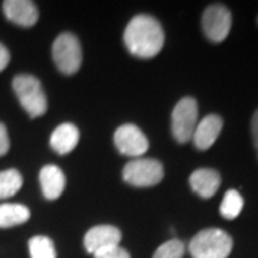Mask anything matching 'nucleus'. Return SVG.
Returning <instances> with one entry per match:
<instances>
[{
    "instance_id": "nucleus-13",
    "label": "nucleus",
    "mask_w": 258,
    "mask_h": 258,
    "mask_svg": "<svg viewBox=\"0 0 258 258\" xmlns=\"http://www.w3.org/2000/svg\"><path fill=\"white\" fill-rule=\"evenodd\" d=\"M39 181H40L43 197L49 201H55L63 194L66 178H64L63 171L59 166H43L40 169V174H39Z\"/></svg>"
},
{
    "instance_id": "nucleus-5",
    "label": "nucleus",
    "mask_w": 258,
    "mask_h": 258,
    "mask_svg": "<svg viewBox=\"0 0 258 258\" xmlns=\"http://www.w3.org/2000/svg\"><path fill=\"white\" fill-rule=\"evenodd\" d=\"M52 56L57 69L64 75H74L82 63V49L78 37L72 33H62L56 37Z\"/></svg>"
},
{
    "instance_id": "nucleus-16",
    "label": "nucleus",
    "mask_w": 258,
    "mask_h": 258,
    "mask_svg": "<svg viewBox=\"0 0 258 258\" xmlns=\"http://www.w3.org/2000/svg\"><path fill=\"white\" fill-rule=\"evenodd\" d=\"M23 178L18 169H6L0 172V200H6L19 192Z\"/></svg>"
},
{
    "instance_id": "nucleus-9",
    "label": "nucleus",
    "mask_w": 258,
    "mask_h": 258,
    "mask_svg": "<svg viewBox=\"0 0 258 258\" xmlns=\"http://www.w3.org/2000/svg\"><path fill=\"white\" fill-rule=\"evenodd\" d=\"M122 234L119 228L113 225H96L86 232L83 244L89 254H96L102 249L119 245Z\"/></svg>"
},
{
    "instance_id": "nucleus-3",
    "label": "nucleus",
    "mask_w": 258,
    "mask_h": 258,
    "mask_svg": "<svg viewBox=\"0 0 258 258\" xmlns=\"http://www.w3.org/2000/svg\"><path fill=\"white\" fill-rule=\"evenodd\" d=\"M232 238L220 228L200 231L189 242L192 258H227L232 251Z\"/></svg>"
},
{
    "instance_id": "nucleus-23",
    "label": "nucleus",
    "mask_w": 258,
    "mask_h": 258,
    "mask_svg": "<svg viewBox=\"0 0 258 258\" xmlns=\"http://www.w3.org/2000/svg\"><path fill=\"white\" fill-rule=\"evenodd\" d=\"M251 131H252L254 145H255V149H257V152H258V109L257 112L254 113L252 120H251Z\"/></svg>"
},
{
    "instance_id": "nucleus-14",
    "label": "nucleus",
    "mask_w": 258,
    "mask_h": 258,
    "mask_svg": "<svg viewBox=\"0 0 258 258\" xmlns=\"http://www.w3.org/2000/svg\"><path fill=\"white\" fill-rule=\"evenodd\" d=\"M79 142V131L72 123H62L53 131L50 137V147L59 155L72 152Z\"/></svg>"
},
{
    "instance_id": "nucleus-21",
    "label": "nucleus",
    "mask_w": 258,
    "mask_h": 258,
    "mask_svg": "<svg viewBox=\"0 0 258 258\" xmlns=\"http://www.w3.org/2000/svg\"><path fill=\"white\" fill-rule=\"evenodd\" d=\"M10 148L9 135H8V129L0 122V157L6 155Z\"/></svg>"
},
{
    "instance_id": "nucleus-1",
    "label": "nucleus",
    "mask_w": 258,
    "mask_h": 258,
    "mask_svg": "<svg viewBox=\"0 0 258 258\" xmlns=\"http://www.w3.org/2000/svg\"><path fill=\"white\" fill-rule=\"evenodd\" d=\"M123 42L129 53L137 57L149 59L161 52L165 35L157 19L148 15H138L132 18L125 29Z\"/></svg>"
},
{
    "instance_id": "nucleus-17",
    "label": "nucleus",
    "mask_w": 258,
    "mask_h": 258,
    "mask_svg": "<svg viewBox=\"0 0 258 258\" xmlns=\"http://www.w3.org/2000/svg\"><path fill=\"white\" fill-rule=\"evenodd\" d=\"M244 208V198L237 189H228L224 198H222L220 212L224 218L227 220H234L237 218Z\"/></svg>"
},
{
    "instance_id": "nucleus-19",
    "label": "nucleus",
    "mask_w": 258,
    "mask_h": 258,
    "mask_svg": "<svg viewBox=\"0 0 258 258\" xmlns=\"http://www.w3.org/2000/svg\"><path fill=\"white\" fill-rule=\"evenodd\" d=\"M185 244L179 240H169L159 245L152 258H184Z\"/></svg>"
},
{
    "instance_id": "nucleus-12",
    "label": "nucleus",
    "mask_w": 258,
    "mask_h": 258,
    "mask_svg": "<svg viewBox=\"0 0 258 258\" xmlns=\"http://www.w3.org/2000/svg\"><path fill=\"white\" fill-rule=\"evenodd\" d=\"M189 185L195 194H198L204 200H208L214 197L220 185H221V175L210 168H201L194 171L189 176Z\"/></svg>"
},
{
    "instance_id": "nucleus-15",
    "label": "nucleus",
    "mask_w": 258,
    "mask_h": 258,
    "mask_svg": "<svg viewBox=\"0 0 258 258\" xmlns=\"http://www.w3.org/2000/svg\"><path fill=\"white\" fill-rule=\"evenodd\" d=\"M30 218L28 207L22 204H2L0 205V228H10L25 224Z\"/></svg>"
},
{
    "instance_id": "nucleus-4",
    "label": "nucleus",
    "mask_w": 258,
    "mask_h": 258,
    "mask_svg": "<svg viewBox=\"0 0 258 258\" xmlns=\"http://www.w3.org/2000/svg\"><path fill=\"white\" fill-rule=\"evenodd\" d=\"M164 178V166L157 159L137 158L123 168V179L132 186L147 188L159 184Z\"/></svg>"
},
{
    "instance_id": "nucleus-7",
    "label": "nucleus",
    "mask_w": 258,
    "mask_h": 258,
    "mask_svg": "<svg viewBox=\"0 0 258 258\" xmlns=\"http://www.w3.org/2000/svg\"><path fill=\"white\" fill-rule=\"evenodd\" d=\"M201 25L205 36L214 43L225 40L231 30L232 16L224 5H211L204 10Z\"/></svg>"
},
{
    "instance_id": "nucleus-20",
    "label": "nucleus",
    "mask_w": 258,
    "mask_h": 258,
    "mask_svg": "<svg viewBox=\"0 0 258 258\" xmlns=\"http://www.w3.org/2000/svg\"><path fill=\"white\" fill-rule=\"evenodd\" d=\"M95 258H131L129 252L125 248H122L119 245H115L111 248L102 249L99 252L93 254Z\"/></svg>"
},
{
    "instance_id": "nucleus-6",
    "label": "nucleus",
    "mask_w": 258,
    "mask_h": 258,
    "mask_svg": "<svg viewBox=\"0 0 258 258\" xmlns=\"http://www.w3.org/2000/svg\"><path fill=\"white\" fill-rule=\"evenodd\" d=\"M198 123V103L186 96L178 102L172 111V135L179 144H186L192 139Z\"/></svg>"
},
{
    "instance_id": "nucleus-22",
    "label": "nucleus",
    "mask_w": 258,
    "mask_h": 258,
    "mask_svg": "<svg viewBox=\"0 0 258 258\" xmlns=\"http://www.w3.org/2000/svg\"><path fill=\"white\" fill-rule=\"evenodd\" d=\"M10 62V53L9 50L6 49V46L5 45H2L0 43V72L9 64Z\"/></svg>"
},
{
    "instance_id": "nucleus-8",
    "label": "nucleus",
    "mask_w": 258,
    "mask_h": 258,
    "mask_svg": "<svg viewBox=\"0 0 258 258\" xmlns=\"http://www.w3.org/2000/svg\"><path fill=\"white\" fill-rule=\"evenodd\" d=\"M113 141L118 151L126 157L138 158L144 155L149 148V142L144 132L132 123L122 125L116 129Z\"/></svg>"
},
{
    "instance_id": "nucleus-11",
    "label": "nucleus",
    "mask_w": 258,
    "mask_h": 258,
    "mask_svg": "<svg viewBox=\"0 0 258 258\" xmlns=\"http://www.w3.org/2000/svg\"><path fill=\"white\" fill-rule=\"evenodd\" d=\"M222 125H224V122H222L221 116H218V115L205 116L203 120H200L197 123V128L194 131V145L201 151L211 148L221 134Z\"/></svg>"
},
{
    "instance_id": "nucleus-2",
    "label": "nucleus",
    "mask_w": 258,
    "mask_h": 258,
    "mask_svg": "<svg viewBox=\"0 0 258 258\" xmlns=\"http://www.w3.org/2000/svg\"><path fill=\"white\" fill-rule=\"evenodd\" d=\"M12 86L22 108L30 118H39L46 113V93L37 78H35L33 75H18L13 79Z\"/></svg>"
},
{
    "instance_id": "nucleus-10",
    "label": "nucleus",
    "mask_w": 258,
    "mask_h": 258,
    "mask_svg": "<svg viewBox=\"0 0 258 258\" xmlns=\"http://www.w3.org/2000/svg\"><path fill=\"white\" fill-rule=\"evenodd\" d=\"M2 8L6 19L22 28H32L39 19L37 6L30 0H6Z\"/></svg>"
},
{
    "instance_id": "nucleus-18",
    "label": "nucleus",
    "mask_w": 258,
    "mask_h": 258,
    "mask_svg": "<svg viewBox=\"0 0 258 258\" xmlns=\"http://www.w3.org/2000/svg\"><path fill=\"white\" fill-rule=\"evenodd\" d=\"M30 258H56L53 241L45 235H35L29 240Z\"/></svg>"
}]
</instances>
